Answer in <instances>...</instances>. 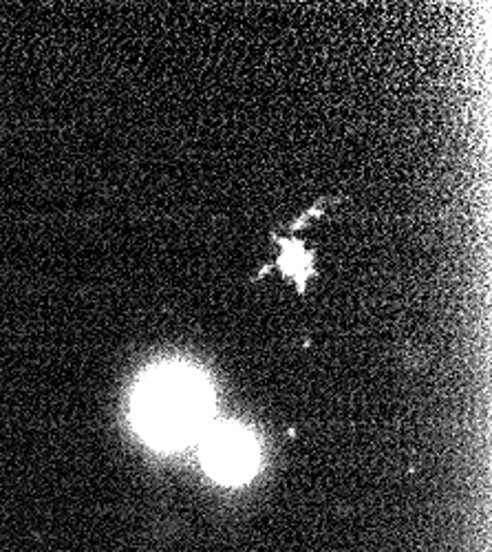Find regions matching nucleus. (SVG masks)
Wrapping results in <instances>:
<instances>
[{"label":"nucleus","mask_w":492,"mask_h":552,"mask_svg":"<svg viewBox=\"0 0 492 552\" xmlns=\"http://www.w3.org/2000/svg\"><path fill=\"white\" fill-rule=\"evenodd\" d=\"M203 462L218 480L238 482L255 473L256 451L243 431L223 426L208 435L203 444Z\"/></svg>","instance_id":"obj_2"},{"label":"nucleus","mask_w":492,"mask_h":552,"mask_svg":"<svg viewBox=\"0 0 492 552\" xmlns=\"http://www.w3.org/2000/svg\"><path fill=\"white\" fill-rule=\"evenodd\" d=\"M208 398L190 376L163 374L151 378L135 400L142 434L157 444H179L203 425Z\"/></svg>","instance_id":"obj_1"}]
</instances>
